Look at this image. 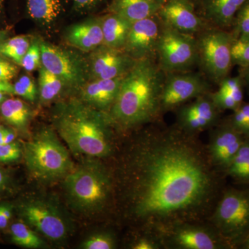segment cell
<instances>
[{
	"instance_id": "1",
	"label": "cell",
	"mask_w": 249,
	"mask_h": 249,
	"mask_svg": "<svg viewBox=\"0 0 249 249\" xmlns=\"http://www.w3.org/2000/svg\"><path fill=\"white\" fill-rule=\"evenodd\" d=\"M178 125L147 130L124 168L127 213L147 232L207 219L219 196L206 147Z\"/></svg>"
},
{
	"instance_id": "2",
	"label": "cell",
	"mask_w": 249,
	"mask_h": 249,
	"mask_svg": "<svg viewBox=\"0 0 249 249\" xmlns=\"http://www.w3.org/2000/svg\"><path fill=\"white\" fill-rule=\"evenodd\" d=\"M165 73L157 59L137 60L124 75L109 114L114 126L129 129L150 124L160 114Z\"/></svg>"
},
{
	"instance_id": "3",
	"label": "cell",
	"mask_w": 249,
	"mask_h": 249,
	"mask_svg": "<svg viewBox=\"0 0 249 249\" xmlns=\"http://www.w3.org/2000/svg\"><path fill=\"white\" fill-rule=\"evenodd\" d=\"M53 124L73 154L102 158L112 153L114 125L109 114L81 100L72 99L56 107Z\"/></svg>"
},
{
	"instance_id": "4",
	"label": "cell",
	"mask_w": 249,
	"mask_h": 249,
	"mask_svg": "<svg viewBox=\"0 0 249 249\" xmlns=\"http://www.w3.org/2000/svg\"><path fill=\"white\" fill-rule=\"evenodd\" d=\"M64 181V188L72 206L83 213L98 212L107 204L112 191L110 174L96 160L73 168Z\"/></svg>"
},
{
	"instance_id": "5",
	"label": "cell",
	"mask_w": 249,
	"mask_h": 249,
	"mask_svg": "<svg viewBox=\"0 0 249 249\" xmlns=\"http://www.w3.org/2000/svg\"><path fill=\"white\" fill-rule=\"evenodd\" d=\"M22 153L29 173L38 180L65 178L73 168L70 154L50 128L38 131L24 144Z\"/></svg>"
},
{
	"instance_id": "6",
	"label": "cell",
	"mask_w": 249,
	"mask_h": 249,
	"mask_svg": "<svg viewBox=\"0 0 249 249\" xmlns=\"http://www.w3.org/2000/svg\"><path fill=\"white\" fill-rule=\"evenodd\" d=\"M207 219L230 248L241 246L249 234V191L223 193Z\"/></svg>"
},
{
	"instance_id": "7",
	"label": "cell",
	"mask_w": 249,
	"mask_h": 249,
	"mask_svg": "<svg viewBox=\"0 0 249 249\" xmlns=\"http://www.w3.org/2000/svg\"><path fill=\"white\" fill-rule=\"evenodd\" d=\"M196 36L197 65L206 78L219 85L231 70L233 36L231 31L209 27Z\"/></svg>"
},
{
	"instance_id": "8",
	"label": "cell",
	"mask_w": 249,
	"mask_h": 249,
	"mask_svg": "<svg viewBox=\"0 0 249 249\" xmlns=\"http://www.w3.org/2000/svg\"><path fill=\"white\" fill-rule=\"evenodd\" d=\"M162 248L222 249L230 248L216 229L204 220L175 223L154 232Z\"/></svg>"
},
{
	"instance_id": "9",
	"label": "cell",
	"mask_w": 249,
	"mask_h": 249,
	"mask_svg": "<svg viewBox=\"0 0 249 249\" xmlns=\"http://www.w3.org/2000/svg\"><path fill=\"white\" fill-rule=\"evenodd\" d=\"M157 49V61L165 73L192 71L198 62L196 36L165 25Z\"/></svg>"
},
{
	"instance_id": "10",
	"label": "cell",
	"mask_w": 249,
	"mask_h": 249,
	"mask_svg": "<svg viewBox=\"0 0 249 249\" xmlns=\"http://www.w3.org/2000/svg\"><path fill=\"white\" fill-rule=\"evenodd\" d=\"M211 93L204 75L192 71L165 73L160 96L162 112L175 110L199 96Z\"/></svg>"
},
{
	"instance_id": "11",
	"label": "cell",
	"mask_w": 249,
	"mask_h": 249,
	"mask_svg": "<svg viewBox=\"0 0 249 249\" xmlns=\"http://www.w3.org/2000/svg\"><path fill=\"white\" fill-rule=\"evenodd\" d=\"M20 211L28 225L49 240L60 241L68 235L70 227L66 217L53 203L35 199L22 205Z\"/></svg>"
},
{
	"instance_id": "12",
	"label": "cell",
	"mask_w": 249,
	"mask_h": 249,
	"mask_svg": "<svg viewBox=\"0 0 249 249\" xmlns=\"http://www.w3.org/2000/svg\"><path fill=\"white\" fill-rule=\"evenodd\" d=\"M42 66L70 88H80L85 83L87 69L79 57L55 46L40 43Z\"/></svg>"
},
{
	"instance_id": "13",
	"label": "cell",
	"mask_w": 249,
	"mask_h": 249,
	"mask_svg": "<svg viewBox=\"0 0 249 249\" xmlns=\"http://www.w3.org/2000/svg\"><path fill=\"white\" fill-rule=\"evenodd\" d=\"M163 25L158 14L132 23L124 50L137 60L157 59Z\"/></svg>"
},
{
	"instance_id": "14",
	"label": "cell",
	"mask_w": 249,
	"mask_h": 249,
	"mask_svg": "<svg viewBox=\"0 0 249 249\" xmlns=\"http://www.w3.org/2000/svg\"><path fill=\"white\" fill-rule=\"evenodd\" d=\"M210 93L199 96L177 109L176 124L180 129L196 135L216 125L221 111Z\"/></svg>"
},
{
	"instance_id": "15",
	"label": "cell",
	"mask_w": 249,
	"mask_h": 249,
	"mask_svg": "<svg viewBox=\"0 0 249 249\" xmlns=\"http://www.w3.org/2000/svg\"><path fill=\"white\" fill-rule=\"evenodd\" d=\"M245 140L229 122L217 126L206 147L211 164L218 171L225 172Z\"/></svg>"
},
{
	"instance_id": "16",
	"label": "cell",
	"mask_w": 249,
	"mask_h": 249,
	"mask_svg": "<svg viewBox=\"0 0 249 249\" xmlns=\"http://www.w3.org/2000/svg\"><path fill=\"white\" fill-rule=\"evenodd\" d=\"M158 16L165 25L183 34L196 36L211 27L198 14L191 0H168Z\"/></svg>"
},
{
	"instance_id": "17",
	"label": "cell",
	"mask_w": 249,
	"mask_h": 249,
	"mask_svg": "<svg viewBox=\"0 0 249 249\" xmlns=\"http://www.w3.org/2000/svg\"><path fill=\"white\" fill-rule=\"evenodd\" d=\"M137 60L124 49L103 47L94 53L91 70L95 79H112L124 76L134 66Z\"/></svg>"
},
{
	"instance_id": "18",
	"label": "cell",
	"mask_w": 249,
	"mask_h": 249,
	"mask_svg": "<svg viewBox=\"0 0 249 249\" xmlns=\"http://www.w3.org/2000/svg\"><path fill=\"white\" fill-rule=\"evenodd\" d=\"M249 0H198V14L211 27L227 30L232 28L236 14Z\"/></svg>"
},
{
	"instance_id": "19",
	"label": "cell",
	"mask_w": 249,
	"mask_h": 249,
	"mask_svg": "<svg viewBox=\"0 0 249 249\" xmlns=\"http://www.w3.org/2000/svg\"><path fill=\"white\" fill-rule=\"evenodd\" d=\"M124 77L95 79L83 87L80 100L98 110L109 113L115 102Z\"/></svg>"
},
{
	"instance_id": "20",
	"label": "cell",
	"mask_w": 249,
	"mask_h": 249,
	"mask_svg": "<svg viewBox=\"0 0 249 249\" xmlns=\"http://www.w3.org/2000/svg\"><path fill=\"white\" fill-rule=\"evenodd\" d=\"M165 3L162 0H112L108 11L133 23L158 14Z\"/></svg>"
},
{
	"instance_id": "21",
	"label": "cell",
	"mask_w": 249,
	"mask_h": 249,
	"mask_svg": "<svg viewBox=\"0 0 249 249\" xmlns=\"http://www.w3.org/2000/svg\"><path fill=\"white\" fill-rule=\"evenodd\" d=\"M67 41L76 48L89 52L103 45L101 19H91L72 26L67 34Z\"/></svg>"
},
{
	"instance_id": "22",
	"label": "cell",
	"mask_w": 249,
	"mask_h": 249,
	"mask_svg": "<svg viewBox=\"0 0 249 249\" xmlns=\"http://www.w3.org/2000/svg\"><path fill=\"white\" fill-rule=\"evenodd\" d=\"M219 89L211 92V98L218 109L235 111L243 103V82L240 76L224 78Z\"/></svg>"
},
{
	"instance_id": "23",
	"label": "cell",
	"mask_w": 249,
	"mask_h": 249,
	"mask_svg": "<svg viewBox=\"0 0 249 249\" xmlns=\"http://www.w3.org/2000/svg\"><path fill=\"white\" fill-rule=\"evenodd\" d=\"M103 46L124 49L132 23L117 14L109 13L101 18Z\"/></svg>"
},
{
	"instance_id": "24",
	"label": "cell",
	"mask_w": 249,
	"mask_h": 249,
	"mask_svg": "<svg viewBox=\"0 0 249 249\" xmlns=\"http://www.w3.org/2000/svg\"><path fill=\"white\" fill-rule=\"evenodd\" d=\"M0 114L4 120L15 128L25 131L30 121V108L18 98H6L0 106Z\"/></svg>"
},
{
	"instance_id": "25",
	"label": "cell",
	"mask_w": 249,
	"mask_h": 249,
	"mask_svg": "<svg viewBox=\"0 0 249 249\" xmlns=\"http://www.w3.org/2000/svg\"><path fill=\"white\" fill-rule=\"evenodd\" d=\"M27 6L29 16L42 23L53 22L63 8L62 0H27Z\"/></svg>"
},
{
	"instance_id": "26",
	"label": "cell",
	"mask_w": 249,
	"mask_h": 249,
	"mask_svg": "<svg viewBox=\"0 0 249 249\" xmlns=\"http://www.w3.org/2000/svg\"><path fill=\"white\" fill-rule=\"evenodd\" d=\"M11 240L19 247L27 249H40L45 247V242L37 232L33 231L24 222H18L11 227Z\"/></svg>"
},
{
	"instance_id": "27",
	"label": "cell",
	"mask_w": 249,
	"mask_h": 249,
	"mask_svg": "<svg viewBox=\"0 0 249 249\" xmlns=\"http://www.w3.org/2000/svg\"><path fill=\"white\" fill-rule=\"evenodd\" d=\"M225 173L238 181H249V139H246Z\"/></svg>"
},
{
	"instance_id": "28",
	"label": "cell",
	"mask_w": 249,
	"mask_h": 249,
	"mask_svg": "<svg viewBox=\"0 0 249 249\" xmlns=\"http://www.w3.org/2000/svg\"><path fill=\"white\" fill-rule=\"evenodd\" d=\"M30 45V40L27 36H16L0 44V55L21 66L22 59Z\"/></svg>"
},
{
	"instance_id": "29",
	"label": "cell",
	"mask_w": 249,
	"mask_h": 249,
	"mask_svg": "<svg viewBox=\"0 0 249 249\" xmlns=\"http://www.w3.org/2000/svg\"><path fill=\"white\" fill-rule=\"evenodd\" d=\"M39 76V93L42 102L52 101L60 93L64 84L61 80L44 67H41Z\"/></svg>"
},
{
	"instance_id": "30",
	"label": "cell",
	"mask_w": 249,
	"mask_h": 249,
	"mask_svg": "<svg viewBox=\"0 0 249 249\" xmlns=\"http://www.w3.org/2000/svg\"><path fill=\"white\" fill-rule=\"evenodd\" d=\"M232 29L235 40H249V0L236 14Z\"/></svg>"
},
{
	"instance_id": "31",
	"label": "cell",
	"mask_w": 249,
	"mask_h": 249,
	"mask_svg": "<svg viewBox=\"0 0 249 249\" xmlns=\"http://www.w3.org/2000/svg\"><path fill=\"white\" fill-rule=\"evenodd\" d=\"M229 123L246 139H249V103H243L233 111Z\"/></svg>"
},
{
	"instance_id": "32",
	"label": "cell",
	"mask_w": 249,
	"mask_h": 249,
	"mask_svg": "<svg viewBox=\"0 0 249 249\" xmlns=\"http://www.w3.org/2000/svg\"><path fill=\"white\" fill-rule=\"evenodd\" d=\"M116 240L109 232H98L86 239L81 245L84 249H112L116 248Z\"/></svg>"
},
{
	"instance_id": "33",
	"label": "cell",
	"mask_w": 249,
	"mask_h": 249,
	"mask_svg": "<svg viewBox=\"0 0 249 249\" xmlns=\"http://www.w3.org/2000/svg\"><path fill=\"white\" fill-rule=\"evenodd\" d=\"M14 94L21 96L31 102H34L37 96V88L30 77L24 75L14 85Z\"/></svg>"
},
{
	"instance_id": "34",
	"label": "cell",
	"mask_w": 249,
	"mask_h": 249,
	"mask_svg": "<svg viewBox=\"0 0 249 249\" xmlns=\"http://www.w3.org/2000/svg\"><path fill=\"white\" fill-rule=\"evenodd\" d=\"M232 65L249 66V40H234L231 47Z\"/></svg>"
},
{
	"instance_id": "35",
	"label": "cell",
	"mask_w": 249,
	"mask_h": 249,
	"mask_svg": "<svg viewBox=\"0 0 249 249\" xmlns=\"http://www.w3.org/2000/svg\"><path fill=\"white\" fill-rule=\"evenodd\" d=\"M40 42L35 41L31 44L27 53L22 59L21 66L27 71L36 70L41 63V52Z\"/></svg>"
},
{
	"instance_id": "36",
	"label": "cell",
	"mask_w": 249,
	"mask_h": 249,
	"mask_svg": "<svg viewBox=\"0 0 249 249\" xmlns=\"http://www.w3.org/2000/svg\"><path fill=\"white\" fill-rule=\"evenodd\" d=\"M22 154L20 145L17 142L0 144V162L11 163L19 160Z\"/></svg>"
},
{
	"instance_id": "37",
	"label": "cell",
	"mask_w": 249,
	"mask_h": 249,
	"mask_svg": "<svg viewBox=\"0 0 249 249\" xmlns=\"http://www.w3.org/2000/svg\"><path fill=\"white\" fill-rule=\"evenodd\" d=\"M18 69L13 62L0 55V80L9 82L17 75Z\"/></svg>"
},
{
	"instance_id": "38",
	"label": "cell",
	"mask_w": 249,
	"mask_h": 249,
	"mask_svg": "<svg viewBox=\"0 0 249 249\" xmlns=\"http://www.w3.org/2000/svg\"><path fill=\"white\" fill-rule=\"evenodd\" d=\"M73 6L78 11H88L102 3L104 0H72Z\"/></svg>"
},
{
	"instance_id": "39",
	"label": "cell",
	"mask_w": 249,
	"mask_h": 249,
	"mask_svg": "<svg viewBox=\"0 0 249 249\" xmlns=\"http://www.w3.org/2000/svg\"><path fill=\"white\" fill-rule=\"evenodd\" d=\"M12 207L9 204H2L1 208V219H0V229L7 227L11 217H12Z\"/></svg>"
},
{
	"instance_id": "40",
	"label": "cell",
	"mask_w": 249,
	"mask_h": 249,
	"mask_svg": "<svg viewBox=\"0 0 249 249\" xmlns=\"http://www.w3.org/2000/svg\"><path fill=\"white\" fill-rule=\"evenodd\" d=\"M0 92L14 94V85H11L9 82L0 80Z\"/></svg>"
},
{
	"instance_id": "41",
	"label": "cell",
	"mask_w": 249,
	"mask_h": 249,
	"mask_svg": "<svg viewBox=\"0 0 249 249\" xmlns=\"http://www.w3.org/2000/svg\"><path fill=\"white\" fill-rule=\"evenodd\" d=\"M240 76L249 93V66L240 68Z\"/></svg>"
},
{
	"instance_id": "42",
	"label": "cell",
	"mask_w": 249,
	"mask_h": 249,
	"mask_svg": "<svg viewBox=\"0 0 249 249\" xmlns=\"http://www.w3.org/2000/svg\"><path fill=\"white\" fill-rule=\"evenodd\" d=\"M8 176L2 168H0V192L4 189L5 187L7 185Z\"/></svg>"
},
{
	"instance_id": "43",
	"label": "cell",
	"mask_w": 249,
	"mask_h": 249,
	"mask_svg": "<svg viewBox=\"0 0 249 249\" xmlns=\"http://www.w3.org/2000/svg\"><path fill=\"white\" fill-rule=\"evenodd\" d=\"M16 137V134L15 133L14 131L7 129L6 134H5L4 142H3V144H9L14 142Z\"/></svg>"
},
{
	"instance_id": "44",
	"label": "cell",
	"mask_w": 249,
	"mask_h": 249,
	"mask_svg": "<svg viewBox=\"0 0 249 249\" xmlns=\"http://www.w3.org/2000/svg\"><path fill=\"white\" fill-rule=\"evenodd\" d=\"M6 130H7V129L3 127H1L0 129V144H3V142H4V136Z\"/></svg>"
},
{
	"instance_id": "45",
	"label": "cell",
	"mask_w": 249,
	"mask_h": 249,
	"mask_svg": "<svg viewBox=\"0 0 249 249\" xmlns=\"http://www.w3.org/2000/svg\"><path fill=\"white\" fill-rule=\"evenodd\" d=\"M241 246H242L243 248L249 249V234L248 236L246 237L245 240H244V242H242V244L241 245Z\"/></svg>"
},
{
	"instance_id": "46",
	"label": "cell",
	"mask_w": 249,
	"mask_h": 249,
	"mask_svg": "<svg viewBox=\"0 0 249 249\" xmlns=\"http://www.w3.org/2000/svg\"><path fill=\"white\" fill-rule=\"evenodd\" d=\"M6 36H7V34H6V31L0 30V44L4 42Z\"/></svg>"
},
{
	"instance_id": "47",
	"label": "cell",
	"mask_w": 249,
	"mask_h": 249,
	"mask_svg": "<svg viewBox=\"0 0 249 249\" xmlns=\"http://www.w3.org/2000/svg\"><path fill=\"white\" fill-rule=\"evenodd\" d=\"M6 95H7V93L0 92V106L7 98Z\"/></svg>"
},
{
	"instance_id": "48",
	"label": "cell",
	"mask_w": 249,
	"mask_h": 249,
	"mask_svg": "<svg viewBox=\"0 0 249 249\" xmlns=\"http://www.w3.org/2000/svg\"><path fill=\"white\" fill-rule=\"evenodd\" d=\"M3 1H4V0H0V9L2 7Z\"/></svg>"
},
{
	"instance_id": "49",
	"label": "cell",
	"mask_w": 249,
	"mask_h": 249,
	"mask_svg": "<svg viewBox=\"0 0 249 249\" xmlns=\"http://www.w3.org/2000/svg\"><path fill=\"white\" fill-rule=\"evenodd\" d=\"M1 208H2V204H0V219H1Z\"/></svg>"
},
{
	"instance_id": "50",
	"label": "cell",
	"mask_w": 249,
	"mask_h": 249,
	"mask_svg": "<svg viewBox=\"0 0 249 249\" xmlns=\"http://www.w3.org/2000/svg\"><path fill=\"white\" fill-rule=\"evenodd\" d=\"M192 1H193V3H194L195 4H196V1H198V0H191Z\"/></svg>"
},
{
	"instance_id": "51",
	"label": "cell",
	"mask_w": 249,
	"mask_h": 249,
	"mask_svg": "<svg viewBox=\"0 0 249 249\" xmlns=\"http://www.w3.org/2000/svg\"><path fill=\"white\" fill-rule=\"evenodd\" d=\"M162 1H165V2H166V1H168V0H162Z\"/></svg>"
},
{
	"instance_id": "52",
	"label": "cell",
	"mask_w": 249,
	"mask_h": 249,
	"mask_svg": "<svg viewBox=\"0 0 249 249\" xmlns=\"http://www.w3.org/2000/svg\"><path fill=\"white\" fill-rule=\"evenodd\" d=\"M1 124H0V129H1Z\"/></svg>"
}]
</instances>
